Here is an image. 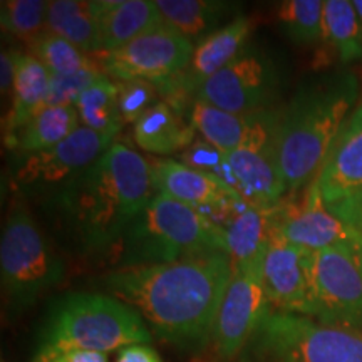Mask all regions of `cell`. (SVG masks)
Returning <instances> with one entry per match:
<instances>
[{
    "instance_id": "6da1fadb",
    "label": "cell",
    "mask_w": 362,
    "mask_h": 362,
    "mask_svg": "<svg viewBox=\"0 0 362 362\" xmlns=\"http://www.w3.org/2000/svg\"><path fill=\"white\" fill-rule=\"evenodd\" d=\"M232 275L230 255L216 252L170 264L115 269L101 284L106 293L141 315L153 337L198 354L210 347Z\"/></svg>"
},
{
    "instance_id": "7a4b0ae2",
    "label": "cell",
    "mask_w": 362,
    "mask_h": 362,
    "mask_svg": "<svg viewBox=\"0 0 362 362\" xmlns=\"http://www.w3.org/2000/svg\"><path fill=\"white\" fill-rule=\"evenodd\" d=\"M158 194L151 161L116 143L83 173L42 200L45 214L83 255L110 253Z\"/></svg>"
},
{
    "instance_id": "3957f363",
    "label": "cell",
    "mask_w": 362,
    "mask_h": 362,
    "mask_svg": "<svg viewBox=\"0 0 362 362\" xmlns=\"http://www.w3.org/2000/svg\"><path fill=\"white\" fill-rule=\"evenodd\" d=\"M359 99L354 72L337 69L300 83L282 106L277 133L279 165L287 194L317 180L325 158Z\"/></svg>"
},
{
    "instance_id": "277c9868",
    "label": "cell",
    "mask_w": 362,
    "mask_h": 362,
    "mask_svg": "<svg viewBox=\"0 0 362 362\" xmlns=\"http://www.w3.org/2000/svg\"><path fill=\"white\" fill-rule=\"evenodd\" d=\"M226 252L225 228L197 208L158 193L110 252L115 269L170 264Z\"/></svg>"
},
{
    "instance_id": "5b68a950",
    "label": "cell",
    "mask_w": 362,
    "mask_h": 362,
    "mask_svg": "<svg viewBox=\"0 0 362 362\" xmlns=\"http://www.w3.org/2000/svg\"><path fill=\"white\" fill-rule=\"evenodd\" d=\"M151 330L134 309L110 293L71 292L57 298L40 327L37 351H119L149 344Z\"/></svg>"
},
{
    "instance_id": "8992f818",
    "label": "cell",
    "mask_w": 362,
    "mask_h": 362,
    "mask_svg": "<svg viewBox=\"0 0 362 362\" xmlns=\"http://www.w3.org/2000/svg\"><path fill=\"white\" fill-rule=\"evenodd\" d=\"M67 265L17 194L0 238V280L7 314L22 315L66 279Z\"/></svg>"
},
{
    "instance_id": "52a82bcc",
    "label": "cell",
    "mask_w": 362,
    "mask_h": 362,
    "mask_svg": "<svg viewBox=\"0 0 362 362\" xmlns=\"http://www.w3.org/2000/svg\"><path fill=\"white\" fill-rule=\"evenodd\" d=\"M237 362H362V334L270 309Z\"/></svg>"
},
{
    "instance_id": "ba28073f",
    "label": "cell",
    "mask_w": 362,
    "mask_h": 362,
    "mask_svg": "<svg viewBox=\"0 0 362 362\" xmlns=\"http://www.w3.org/2000/svg\"><path fill=\"white\" fill-rule=\"evenodd\" d=\"M284 72L267 49L248 44L237 57L210 78L194 99L233 115L247 116L280 106Z\"/></svg>"
},
{
    "instance_id": "9c48e42d",
    "label": "cell",
    "mask_w": 362,
    "mask_h": 362,
    "mask_svg": "<svg viewBox=\"0 0 362 362\" xmlns=\"http://www.w3.org/2000/svg\"><path fill=\"white\" fill-rule=\"evenodd\" d=\"M116 141V136L81 128L56 146L17 158L12 171V187L21 197H42V200L67 181L83 173Z\"/></svg>"
},
{
    "instance_id": "30bf717a",
    "label": "cell",
    "mask_w": 362,
    "mask_h": 362,
    "mask_svg": "<svg viewBox=\"0 0 362 362\" xmlns=\"http://www.w3.org/2000/svg\"><path fill=\"white\" fill-rule=\"evenodd\" d=\"M282 106L253 112L245 139L228 161L240 183V194L253 206L272 208L287 197L279 165L277 133Z\"/></svg>"
},
{
    "instance_id": "8fae6325",
    "label": "cell",
    "mask_w": 362,
    "mask_h": 362,
    "mask_svg": "<svg viewBox=\"0 0 362 362\" xmlns=\"http://www.w3.org/2000/svg\"><path fill=\"white\" fill-rule=\"evenodd\" d=\"M267 250L252 262L233 267L211 337V351L220 362L237 361L243 347L272 309L264 285Z\"/></svg>"
},
{
    "instance_id": "7c38bea8",
    "label": "cell",
    "mask_w": 362,
    "mask_h": 362,
    "mask_svg": "<svg viewBox=\"0 0 362 362\" xmlns=\"http://www.w3.org/2000/svg\"><path fill=\"white\" fill-rule=\"evenodd\" d=\"M194 45L170 27L161 25L111 52L98 54L104 74L117 83L149 81L155 86L178 78L192 61Z\"/></svg>"
},
{
    "instance_id": "4fadbf2b",
    "label": "cell",
    "mask_w": 362,
    "mask_h": 362,
    "mask_svg": "<svg viewBox=\"0 0 362 362\" xmlns=\"http://www.w3.org/2000/svg\"><path fill=\"white\" fill-rule=\"evenodd\" d=\"M272 237L310 252L362 247L351 226L329 210L317 180L272 208Z\"/></svg>"
},
{
    "instance_id": "5bb4252c",
    "label": "cell",
    "mask_w": 362,
    "mask_h": 362,
    "mask_svg": "<svg viewBox=\"0 0 362 362\" xmlns=\"http://www.w3.org/2000/svg\"><path fill=\"white\" fill-rule=\"evenodd\" d=\"M315 319L362 334V247L314 252Z\"/></svg>"
},
{
    "instance_id": "9a60e30c",
    "label": "cell",
    "mask_w": 362,
    "mask_h": 362,
    "mask_svg": "<svg viewBox=\"0 0 362 362\" xmlns=\"http://www.w3.org/2000/svg\"><path fill=\"white\" fill-rule=\"evenodd\" d=\"M151 161L158 193L197 208L215 225L226 228L250 205L237 189L203 171L193 170L178 160L160 158Z\"/></svg>"
},
{
    "instance_id": "2e32d148",
    "label": "cell",
    "mask_w": 362,
    "mask_h": 362,
    "mask_svg": "<svg viewBox=\"0 0 362 362\" xmlns=\"http://www.w3.org/2000/svg\"><path fill=\"white\" fill-rule=\"evenodd\" d=\"M314 252L270 237L264 260V285L272 309L315 319Z\"/></svg>"
},
{
    "instance_id": "e0dca14e",
    "label": "cell",
    "mask_w": 362,
    "mask_h": 362,
    "mask_svg": "<svg viewBox=\"0 0 362 362\" xmlns=\"http://www.w3.org/2000/svg\"><path fill=\"white\" fill-rule=\"evenodd\" d=\"M317 185L327 205L362 192V103L330 148Z\"/></svg>"
},
{
    "instance_id": "ac0fdd59",
    "label": "cell",
    "mask_w": 362,
    "mask_h": 362,
    "mask_svg": "<svg viewBox=\"0 0 362 362\" xmlns=\"http://www.w3.org/2000/svg\"><path fill=\"white\" fill-rule=\"evenodd\" d=\"M252 33V21L245 16H235L221 29L197 42L192 61L178 76L181 90L194 99L208 79L228 66L247 47Z\"/></svg>"
},
{
    "instance_id": "d6986e66",
    "label": "cell",
    "mask_w": 362,
    "mask_h": 362,
    "mask_svg": "<svg viewBox=\"0 0 362 362\" xmlns=\"http://www.w3.org/2000/svg\"><path fill=\"white\" fill-rule=\"evenodd\" d=\"M93 8L98 17L103 52L116 51L139 35L165 25L158 4L153 0H96Z\"/></svg>"
},
{
    "instance_id": "ffe728a7",
    "label": "cell",
    "mask_w": 362,
    "mask_h": 362,
    "mask_svg": "<svg viewBox=\"0 0 362 362\" xmlns=\"http://www.w3.org/2000/svg\"><path fill=\"white\" fill-rule=\"evenodd\" d=\"M194 128L187 116L160 101L139 117L133 126L136 144L148 155L178 156L194 141Z\"/></svg>"
},
{
    "instance_id": "44dd1931",
    "label": "cell",
    "mask_w": 362,
    "mask_h": 362,
    "mask_svg": "<svg viewBox=\"0 0 362 362\" xmlns=\"http://www.w3.org/2000/svg\"><path fill=\"white\" fill-rule=\"evenodd\" d=\"M49 84H51V72L47 71V67L30 54H24L13 81L11 110L4 119L6 146L22 126H25L39 111H42Z\"/></svg>"
},
{
    "instance_id": "7402d4cb",
    "label": "cell",
    "mask_w": 362,
    "mask_h": 362,
    "mask_svg": "<svg viewBox=\"0 0 362 362\" xmlns=\"http://www.w3.org/2000/svg\"><path fill=\"white\" fill-rule=\"evenodd\" d=\"M163 24L181 35L200 42L223 27L235 4L220 0H156Z\"/></svg>"
},
{
    "instance_id": "603a6c76",
    "label": "cell",
    "mask_w": 362,
    "mask_h": 362,
    "mask_svg": "<svg viewBox=\"0 0 362 362\" xmlns=\"http://www.w3.org/2000/svg\"><path fill=\"white\" fill-rule=\"evenodd\" d=\"M45 30L66 39L88 56L103 52L98 17L93 2L81 0H49Z\"/></svg>"
},
{
    "instance_id": "cb8c5ba5",
    "label": "cell",
    "mask_w": 362,
    "mask_h": 362,
    "mask_svg": "<svg viewBox=\"0 0 362 362\" xmlns=\"http://www.w3.org/2000/svg\"><path fill=\"white\" fill-rule=\"evenodd\" d=\"M79 128L81 121L74 104L45 107L17 131L7 148H11L17 158H24L56 146Z\"/></svg>"
},
{
    "instance_id": "d4e9b609",
    "label": "cell",
    "mask_w": 362,
    "mask_h": 362,
    "mask_svg": "<svg viewBox=\"0 0 362 362\" xmlns=\"http://www.w3.org/2000/svg\"><path fill=\"white\" fill-rule=\"evenodd\" d=\"M322 42L327 44L342 66L362 59V24L351 0H324Z\"/></svg>"
},
{
    "instance_id": "484cf974",
    "label": "cell",
    "mask_w": 362,
    "mask_h": 362,
    "mask_svg": "<svg viewBox=\"0 0 362 362\" xmlns=\"http://www.w3.org/2000/svg\"><path fill=\"white\" fill-rule=\"evenodd\" d=\"M187 117L205 141L214 144L225 155H230L243 143L252 121V115H233L200 99H193Z\"/></svg>"
},
{
    "instance_id": "4316f807",
    "label": "cell",
    "mask_w": 362,
    "mask_h": 362,
    "mask_svg": "<svg viewBox=\"0 0 362 362\" xmlns=\"http://www.w3.org/2000/svg\"><path fill=\"white\" fill-rule=\"evenodd\" d=\"M272 208L248 205L225 228L226 253L232 259L233 267L248 264L269 248L272 237Z\"/></svg>"
},
{
    "instance_id": "83f0119b",
    "label": "cell",
    "mask_w": 362,
    "mask_h": 362,
    "mask_svg": "<svg viewBox=\"0 0 362 362\" xmlns=\"http://www.w3.org/2000/svg\"><path fill=\"white\" fill-rule=\"evenodd\" d=\"M117 93L119 84L107 76L90 84L74 104L81 126L104 134H119L124 123L119 115Z\"/></svg>"
},
{
    "instance_id": "f1b7e54d",
    "label": "cell",
    "mask_w": 362,
    "mask_h": 362,
    "mask_svg": "<svg viewBox=\"0 0 362 362\" xmlns=\"http://www.w3.org/2000/svg\"><path fill=\"white\" fill-rule=\"evenodd\" d=\"M324 0H285L277 8L279 27L298 45L322 42Z\"/></svg>"
},
{
    "instance_id": "f546056e",
    "label": "cell",
    "mask_w": 362,
    "mask_h": 362,
    "mask_svg": "<svg viewBox=\"0 0 362 362\" xmlns=\"http://www.w3.org/2000/svg\"><path fill=\"white\" fill-rule=\"evenodd\" d=\"M30 56L39 59L52 76H72L98 64V59L88 56L81 49L56 34L45 33L29 44Z\"/></svg>"
},
{
    "instance_id": "4dcf8cb0",
    "label": "cell",
    "mask_w": 362,
    "mask_h": 362,
    "mask_svg": "<svg viewBox=\"0 0 362 362\" xmlns=\"http://www.w3.org/2000/svg\"><path fill=\"white\" fill-rule=\"evenodd\" d=\"M49 2L45 0H2L0 24L4 33L29 45L45 33Z\"/></svg>"
},
{
    "instance_id": "1f68e13d",
    "label": "cell",
    "mask_w": 362,
    "mask_h": 362,
    "mask_svg": "<svg viewBox=\"0 0 362 362\" xmlns=\"http://www.w3.org/2000/svg\"><path fill=\"white\" fill-rule=\"evenodd\" d=\"M178 161L189 166V168L215 176L216 180L223 181L225 185H228V187H232L240 193L238 178L233 173L228 156L203 138L194 139L187 149H183L178 155Z\"/></svg>"
},
{
    "instance_id": "d6a6232c",
    "label": "cell",
    "mask_w": 362,
    "mask_h": 362,
    "mask_svg": "<svg viewBox=\"0 0 362 362\" xmlns=\"http://www.w3.org/2000/svg\"><path fill=\"white\" fill-rule=\"evenodd\" d=\"M104 71L101 64L88 67V69L78 72L72 76H52L51 84H49L47 96H45L44 107H56V106H72L76 104L81 94L94 84L96 81L104 78Z\"/></svg>"
},
{
    "instance_id": "836d02e7",
    "label": "cell",
    "mask_w": 362,
    "mask_h": 362,
    "mask_svg": "<svg viewBox=\"0 0 362 362\" xmlns=\"http://www.w3.org/2000/svg\"><path fill=\"white\" fill-rule=\"evenodd\" d=\"M119 84V93H117V103H119V115L123 117V123H136L144 112H148L153 106H156L158 88L149 81H126Z\"/></svg>"
},
{
    "instance_id": "e575fe53",
    "label": "cell",
    "mask_w": 362,
    "mask_h": 362,
    "mask_svg": "<svg viewBox=\"0 0 362 362\" xmlns=\"http://www.w3.org/2000/svg\"><path fill=\"white\" fill-rule=\"evenodd\" d=\"M327 206L334 215L351 226L362 245V192Z\"/></svg>"
},
{
    "instance_id": "d590c367",
    "label": "cell",
    "mask_w": 362,
    "mask_h": 362,
    "mask_svg": "<svg viewBox=\"0 0 362 362\" xmlns=\"http://www.w3.org/2000/svg\"><path fill=\"white\" fill-rule=\"evenodd\" d=\"M30 362H110L104 352L69 349V351H51L35 352Z\"/></svg>"
},
{
    "instance_id": "8d00e7d4",
    "label": "cell",
    "mask_w": 362,
    "mask_h": 362,
    "mask_svg": "<svg viewBox=\"0 0 362 362\" xmlns=\"http://www.w3.org/2000/svg\"><path fill=\"white\" fill-rule=\"evenodd\" d=\"M22 56H24V52H21L19 49H2V56H0V88H2V93L12 90Z\"/></svg>"
},
{
    "instance_id": "74e56055",
    "label": "cell",
    "mask_w": 362,
    "mask_h": 362,
    "mask_svg": "<svg viewBox=\"0 0 362 362\" xmlns=\"http://www.w3.org/2000/svg\"><path fill=\"white\" fill-rule=\"evenodd\" d=\"M116 362H165L149 344H131L117 351Z\"/></svg>"
},
{
    "instance_id": "f35d334b",
    "label": "cell",
    "mask_w": 362,
    "mask_h": 362,
    "mask_svg": "<svg viewBox=\"0 0 362 362\" xmlns=\"http://www.w3.org/2000/svg\"><path fill=\"white\" fill-rule=\"evenodd\" d=\"M352 4H354V8H356L357 16H359V21L362 24V0H352Z\"/></svg>"
}]
</instances>
